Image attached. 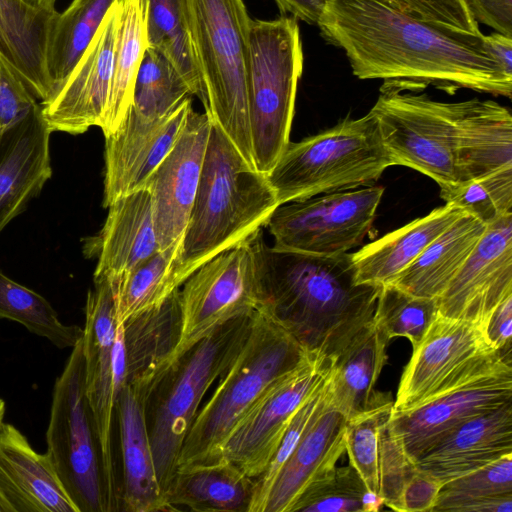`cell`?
Instances as JSON below:
<instances>
[{
    "mask_svg": "<svg viewBox=\"0 0 512 512\" xmlns=\"http://www.w3.org/2000/svg\"><path fill=\"white\" fill-rule=\"evenodd\" d=\"M317 26L342 49L353 74L403 89L432 85L453 94L470 89L511 97L512 75L488 49L485 35L426 21L377 0H327Z\"/></svg>",
    "mask_w": 512,
    "mask_h": 512,
    "instance_id": "obj_1",
    "label": "cell"
},
{
    "mask_svg": "<svg viewBox=\"0 0 512 512\" xmlns=\"http://www.w3.org/2000/svg\"><path fill=\"white\" fill-rule=\"evenodd\" d=\"M260 308L306 351L333 360L372 322L382 286L358 283L352 253L320 255L249 240Z\"/></svg>",
    "mask_w": 512,
    "mask_h": 512,
    "instance_id": "obj_2",
    "label": "cell"
},
{
    "mask_svg": "<svg viewBox=\"0 0 512 512\" xmlns=\"http://www.w3.org/2000/svg\"><path fill=\"white\" fill-rule=\"evenodd\" d=\"M278 206L266 175L247 162L211 120L200 182L178 259L181 286L202 264L253 238Z\"/></svg>",
    "mask_w": 512,
    "mask_h": 512,
    "instance_id": "obj_3",
    "label": "cell"
},
{
    "mask_svg": "<svg viewBox=\"0 0 512 512\" xmlns=\"http://www.w3.org/2000/svg\"><path fill=\"white\" fill-rule=\"evenodd\" d=\"M309 353L259 308L239 353L198 410L185 437L178 468L210 462L259 397L298 367Z\"/></svg>",
    "mask_w": 512,
    "mask_h": 512,
    "instance_id": "obj_4",
    "label": "cell"
},
{
    "mask_svg": "<svg viewBox=\"0 0 512 512\" xmlns=\"http://www.w3.org/2000/svg\"><path fill=\"white\" fill-rule=\"evenodd\" d=\"M394 166L375 115L345 118L286 145L266 174L279 205L321 194L373 186Z\"/></svg>",
    "mask_w": 512,
    "mask_h": 512,
    "instance_id": "obj_5",
    "label": "cell"
},
{
    "mask_svg": "<svg viewBox=\"0 0 512 512\" xmlns=\"http://www.w3.org/2000/svg\"><path fill=\"white\" fill-rule=\"evenodd\" d=\"M205 112L254 165L248 109L251 18L243 0H187Z\"/></svg>",
    "mask_w": 512,
    "mask_h": 512,
    "instance_id": "obj_6",
    "label": "cell"
},
{
    "mask_svg": "<svg viewBox=\"0 0 512 512\" xmlns=\"http://www.w3.org/2000/svg\"><path fill=\"white\" fill-rule=\"evenodd\" d=\"M255 312L226 322L198 342L167 370L152 389L146 401V420L163 494L177 472L185 437L204 395L239 353L250 332Z\"/></svg>",
    "mask_w": 512,
    "mask_h": 512,
    "instance_id": "obj_7",
    "label": "cell"
},
{
    "mask_svg": "<svg viewBox=\"0 0 512 512\" xmlns=\"http://www.w3.org/2000/svg\"><path fill=\"white\" fill-rule=\"evenodd\" d=\"M303 60L296 18L282 15L272 20H251L250 135L254 166L265 175L290 141Z\"/></svg>",
    "mask_w": 512,
    "mask_h": 512,
    "instance_id": "obj_8",
    "label": "cell"
},
{
    "mask_svg": "<svg viewBox=\"0 0 512 512\" xmlns=\"http://www.w3.org/2000/svg\"><path fill=\"white\" fill-rule=\"evenodd\" d=\"M384 82L371 108L394 165L412 168L439 187L458 183L457 102H441Z\"/></svg>",
    "mask_w": 512,
    "mask_h": 512,
    "instance_id": "obj_9",
    "label": "cell"
},
{
    "mask_svg": "<svg viewBox=\"0 0 512 512\" xmlns=\"http://www.w3.org/2000/svg\"><path fill=\"white\" fill-rule=\"evenodd\" d=\"M93 282L87 293L81 339L85 393L100 448L106 512H112L121 505L112 432L118 393L126 378V355L123 324L116 321L109 281L97 277Z\"/></svg>",
    "mask_w": 512,
    "mask_h": 512,
    "instance_id": "obj_10",
    "label": "cell"
},
{
    "mask_svg": "<svg viewBox=\"0 0 512 512\" xmlns=\"http://www.w3.org/2000/svg\"><path fill=\"white\" fill-rule=\"evenodd\" d=\"M81 339L55 382L47 452L79 512H106L100 448L85 393Z\"/></svg>",
    "mask_w": 512,
    "mask_h": 512,
    "instance_id": "obj_11",
    "label": "cell"
},
{
    "mask_svg": "<svg viewBox=\"0 0 512 512\" xmlns=\"http://www.w3.org/2000/svg\"><path fill=\"white\" fill-rule=\"evenodd\" d=\"M332 366V358L310 352L259 397L208 463L226 461L251 479L260 477L295 413L326 382Z\"/></svg>",
    "mask_w": 512,
    "mask_h": 512,
    "instance_id": "obj_12",
    "label": "cell"
},
{
    "mask_svg": "<svg viewBox=\"0 0 512 512\" xmlns=\"http://www.w3.org/2000/svg\"><path fill=\"white\" fill-rule=\"evenodd\" d=\"M381 186L338 191L279 205L265 227L277 248L320 255L348 252L370 231Z\"/></svg>",
    "mask_w": 512,
    "mask_h": 512,
    "instance_id": "obj_13",
    "label": "cell"
},
{
    "mask_svg": "<svg viewBox=\"0 0 512 512\" xmlns=\"http://www.w3.org/2000/svg\"><path fill=\"white\" fill-rule=\"evenodd\" d=\"M508 358L486 342L480 324L438 313L405 366L392 412L418 407Z\"/></svg>",
    "mask_w": 512,
    "mask_h": 512,
    "instance_id": "obj_14",
    "label": "cell"
},
{
    "mask_svg": "<svg viewBox=\"0 0 512 512\" xmlns=\"http://www.w3.org/2000/svg\"><path fill=\"white\" fill-rule=\"evenodd\" d=\"M179 298L181 334L170 368L217 328L260 308L249 241L197 268L180 287Z\"/></svg>",
    "mask_w": 512,
    "mask_h": 512,
    "instance_id": "obj_15",
    "label": "cell"
},
{
    "mask_svg": "<svg viewBox=\"0 0 512 512\" xmlns=\"http://www.w3.org/2000/svg\"><path fill=\"white\" fill-rule=\"evenodd\" d=\"M512 401L511 361L500 359L418 407L392 412L389 425L415 460L464 422Z\"/></svg>",
    "mask_w": 512,
    "mask_h": 512,
    "instance_id": "obj_16",
    "label": "cell"
},
{
    "mask_svg": "<svg viewBox=\"0 0 512 512\" xmlns=\"http://www.w3.org/2000/svg\"><path fill=\"white\" fill-rule=\"evenodd\" d=\"M117 27L118 1L70 74L41 101L51 132L78 135L93 126L101 127L113 77Z\"/></svg>",
    "mask_w": 512,
    "mask_h": 512,
    "instance_id": "obj_17",
    "label": "cell"
},
{
    "mask_svg": "<svg viewBox=\"0 0 512 512\" xmlns=\"http://www.w3.org/2000/svg\"><path fill=\"white\" fill-rule=\"evenodd\" d=\"M192 109V97L161 118H146L128 109L119 127L105 137V208L145 187L173 148Z\"/></svg>",
    "mask_w": 512,
    "mask_h": 512,
    "instance_id": "obj_18",
    "label": "cell"
},
{
    "mask_svg": "<svg viewBox=\"0 0 512 512\" xmlns=\"http://www.w3.org/2000/svg\"><path fill=\"white\" fill-rule=\"evenodd\" d=\"M209 115L190 111L176 143L148 179L160 250L182 243L200 182L209 139Z\"/></svg>",
    "mask_w": 512,
    "mask_h": 512,
    "instance_id": "obj_19",
    "label": "cell"
},
{
    "mask_svg": "<svg viewBox=\"0 0 512 512\" xmlns=\"http://www.w3.org/2000/svg\"><path fill=\"white\" fill-rule=\"evenodd\" d=\"M512 294V213L487 225L482 238L437 298L441 315L480 324Z\"/></svg>",
    "mask_w": 512,
    "mask_h": 512,
    "instance_id": "obj_20",
    "label": "cell"
},
{
    "mask_svg": "<svg viewBox=\"0 0 512 512\" xmlns=\"http://www.w3.org/2000/svg\"><path fill=\"white\" fill-rule=\"evenodd\" d=\"M0 512H79L48 452L13 425H0Z\"/></svg>",
    "mask_w": 512,
    "mask_h": 512,
    "instance_id": "obj_21",
    "label": "cell"
},
{
    "mask_svg": "<svg viewBox=\"0 0 512 512\" xmlns=\"http://www.w3.org/2000/svg\"><path fill=\"white\" fill-rule=\"evenodd\" d=\"M512 454V401L474 417L425 450L417 469L441 486Z\"/></svg>",
    "mask_w": 512,
    "mask_h": 512,
    "instance_id": "obj_22",
    "label": "cell"
},
{
    "mask_svg": "<svg viewBox=\"0 0 512 512\" xmlns=\"http://www.w3.org/2000/svg\"><path fill=\"white\" fill-rule=\"evenodd\" d=\"M51 133L37 104L0 139V233L51 178Z\"/></svg>",
    "mask_w": 512,
    "mask_h": 512,
    "instance_id": "obj_23",
    "label": "cell"
},
{
    "mask_svg": "<svg viewBox=\"0 0 512 512\" xmlns=\"http://www.w3.org/2000/svg\"><path fill=\"white\" fill-rule=\"evenodd\" d=\"M100 233L85 244L97 257L93 278L116 280L149 259L160 248L150 191L144 187L114 200Z\"/></svg>",
    "mask_w": 512,
    "mask_h": 512,
    "instance_id": "obj_24",
    "label": "cell"
},
{
    "mask_svg": "<svg viewBox=\"0 0 512 512\" xmlns=\"http://www.w3.org/2000/svg\"><path fill=\"white\" fill-rule=\"evenodd\" d=\"M179 289L161 304L123 323L125 383L137 391L145 403L154 386L170 368L180 339Z\"/></svg>",
    "mask_w": 512,
    "mask_h": 512,
    "instance_id": "obj_25",
    "label": "cell"
},
{
    "mask_svg": "<svg viewBox=\"0 0 512 512\" xmlns=\"http://www.w3.org/2000/svg\"><path fill=\"white\" fill-rule=\"evenodd\" d=\"M346 421L330 403L312 421L277 475L264 512H290L311 484L336 468L345 451Z\"/></svg>",
    "mask_w": 512,
    "mask_h": 512,
    "instance_id": "obj_26",
    "label": "cell"
},
{
    "mask_svg": "<svg viewBox=\"0 0 512 512\" xmlns=\"http://www.w3.org/2000/svg\"><path fill=\"white\" fill-rule=\"evenodd\" d=\"M116 411L123 474L122 509L129 512L166 511L149 440L144 399L124 383L118 393Z\"/></svg>",
    "mask_w": 512,
    "mask_h": 512,
    "instance_id": "obj_27",
    "label": "cell"
},
{
    "mask_svg": "<svg viewBox=\"0 0 512 512\" xmlns=\"http://www.w3.org/2000/svg\"><path fill=\"white\" fill-rule=\"evenodd\" d=\"M458 183L512 166V116L493 100L457 102Z\"/></svg>",
    "mask_w": 512,
    "mask_h": 512,
    "instance_id": "obj_28",
    "label": "cell"
},
{
    "mask_svg": "<svg viewBox=\"0 0 512 512\" xmlns=\"http://www.w3.org/2000/svg\"><path fill=\"white\" fill-rule=\"evenodd\" d=\"M389 341L372 320L333 360L329 403L346 419L391 399L374 390L386 363Z\"/></svg>",
    "mask_w": 512,
    "mask_h": 512,
    "instance_id": "obj_29",
    "label": "cell"
},
{
    "mask_svg": "<svg viewBox=\"0 0 512 512\" xmlns=\"http://www.w3.org/2000/svg\"><path fill=\"white\" fill-rule=\"evenodd\" d=\"M462 213L445 204L352 253L358 283H392Z\"/></svg>",
    "mask_w": 512,
    "mask_h": 512,
    "instance_id": "obj_30",
    "label": "cell"
},
{
    "mask_svg": "<svg viewBox=\"0 0 512 512\" xmlns=\"http://www.w3.org/2000/svg\"><path fill=\"white\" fill-rule=\"evenodd\" d=\"M255 480L226 461L178 468L164 493L166 511L248 512Z\"/></svg>",
    "mask_w": 512,
    "mask_h": 512,
    "instance_id": "obj_31",
    "label": "cell"
},
{
    "mask_svg": "<svg viewBox=\"0 0 512 512\" xmlns=\"http://www.w3.org/2000/svg\"><path fill=\"white\" fill-rule=\"evenodd\" d=\"M487 225L462 213L392 282L418 297L438 298L466 262Z\"/></svg>",
    "mask_w": 512,
    "mask_h": 512,
    "instance_id": "obj_32",
    "label": "cell"
},
{
    "mask_svg": "<svg viewBox=\"0 0 512 512\" xmlns=\"http://www.w3.org/2000/svg\"><path fill=\"white\" fill-rule=\"evenodd\" d=\"M147 50L146 0H118L113 77L101 130L112 134L124 119L136 77Z\"/></svg>",
    "mask_w": 512,
    "mask_h": 512,
    "instance_id": "obj_33",
    "label": "cell"
},
{
    "mask_svg": "<svg viewBox=\"0 0 512 512\" xmlns=\"http://www.w3.org/2000/svg\"><path fill=\"white\" fill-rule=\"evenodd\" d=\"M117 1L73 0L65 11L57 13L46 47V68L52 92L81 59Z\"/></svg>",
    "mask_w": 512,
    "mask_h": 512,
    "instance_id": "obj_34",
    "label": "cell"
},
{
    "mask_svg": "<svg viewBox=\"0 0 512 512\" xmlns=\"http://www.w3.org/2000/svg\"><path fill=\"white\" fill-rule=\"evenodd\" d=\"M147 48L163 55L182 77L204 109V84L193 51L187 0H146Z\"/></svg>",
    "mask_w": 512,
    "mask_h": 512,
    "instance_id": "obj_35",
    "label": "cell"
},
{
    "mask_svg": "<svg viewBox=\"0 0 512 512\" xmlns=\"http://www.w3.org/2000/svg\"><path fill=\"white\" fill-rule=\"evenodd\" d=\"M182 243L159 250L116 280H109L117 323L161 304L181 287L178 259Z\"/></svg>",
    "mask_w": 512,
    "mask_h": 512,
    "instance_id": "obj_36",
    "label": "cell"
},
{
    "mask_svg": "<svg viewBox=\"0 0 512 512\" xmlns=\"http://www.w3.org/2000/svg\"><path fill=\"white\" fill-rule=\"evenodd\" d=\"M432 511L512 512V454L444 483Z\"/></svg>",
    "mask_w": 512,
    "mask_h": 512,
    "instance_id": "obj_37",
    "label": "cell"
},
{
    "mask_svg": "<svg viewBox=\"0 0 512 512\" xmlns=\"http://www.w3.org/2000/svg\"><path fill=\"white\" fill-rule=\"evenodd\" d=\"M0 319L23 325L28 331L48 339L60 349L73 348L83 329L63 324L51 304L40 294L0 272Z\"/></svg>",
    "mask_w": 512,
    "mask_h": 512,
    "instance_id": "obj_38",
    "label": "cell"
},
{
    "mask_svg": "<svg viewBox=\"0 0 512 512\" xmlns=\"http://www.w3.org/2000/svg\"><path fill=\"white\" fill-rule=\"evenodd\" d=\"M192 96L172 64L160 53L147 48L129 109L146 118H161Z\"/></svg>",
    "mask_w": 512,
    "mask_h": 512,
    "instance_id": "obj_39",
    "label": "cell"
},
{
    "mask_svg": "<svg viewBox=\"0 0 512 512\" xmlns=\"http://www.w3.org/2000/svg\"><path fill=\"white\" fill-rule=\"evenodd\" d=\"M438 313L437 298L414 296L389 283L380 290L373 322L390 340L405 337L413 348L419 344Z\"/></svg>",
    "mask_w": 512,
    "mask_h": 512,
    "instance_id": "obj_40",
    "label": "cell"
},
{
    "mask_svg": "<svg viewBox=\"0 0 512 512\" xmlns=\"http://www.w3.org/2000/svg\"><path fill=\"white\" fill-rule=\"evenodd\" d=\"M448 205L489 225L512 213V166L462 183L440 187Z\"/></svg>",
    "mask_w": 512,
    "mask_h": 512,
    "instance_id": "obj_41",
    "label": "cell"
},
{
    "mask_svg": "<svg viewBox=\"0 0 512 512\" xmlns=\"http://www.w3.org/2000/svg\"><path fill=\"white\" fill-rule=\"evenodd\" d=\"M391 399L377 404L346 421L345 450L350 465L368 490L379 494L378 439L380 427L390 418Z\"/></svg>",
    "mask_w": 512,
    "mask_h": 512,
    "instance_id": "obj_42",
    "label": "cell"
},
{
    "mask_svg": "<svg viewBox=\"0 0 512 512\" xmlns=\"http://www.w3.org/2000/svg\"><path fill=\"white\" fill-rule=\"evenodd\" d=\"M367 487L353 466L336 467L311 484L290 512H363Z\"/></svg>",
    "mask_w": 512,
    "mask_h": 512,
    "instance_id": "obj_43",
    "label": "cell"
},
{
    "mask_svg": "<svg viewBox=\"0 0 512 512\" xmlns=\"http://www.w3.org/2000/svg\"><path fill=\"white\" fill-rule=\"evenodd\" d=\"M328 378L326 382L301 405L292 418L266 470L255 480L248 512H264L268 495L281 468L298 445L312 421L329 404Z\"/></svg>",
    "mask_w": 512,
    "mask_h": 512,
    "instance_id": "obj_44",
    "label": "cell"
},
{
    "mask_svg": "<svg viewBox=\"0 0 512 512\" xmlns=\"http://www.w3.org/2000/svg\"><path fill=\"white\" fill-rule=\"evenodd\" d=\"M389 419L379 430V494L384 500V505L403 512L404 489L418 469L407 455L401 441L392 432Z\"/></svg>",
    "mask_w": 512,
    "mask_h": 512,
    "instance_id": "obj_45",
    "label": "cell"
},
{
    "mask_svg": "<svg viewBox=\"0 0 512 512\" xmlns=\"http://www.w3.org/2000/svg\"><path fill=\"white\" fill-rule=\"evenodd\" d=\"M415 18L434 21L470 33H481L462 0H377Z\"/></svg>",
    "mask_w": 512,
    "mask_h": 512,
    "instance_id": "obj_46",
    "label": "cell"
},
{
    "mask_svg": "<svg viewBox=\"0 0 512 512\" xmlns=\"http://www.w3.org/2000/svg\"><path fill=\"white\" fill-rule=\"evenodd\" d=\"M37 104L24 83L0 62V139Z\"/></svg>",
    "mask_w": 512,
    "mask_h": 512,
    "instance_id": "obj_47",
    "label": "cell"
},
{
    "mask_svg": "<svg viewBox=\"0 0 512 512\" xmlns=\"http://www.w3.org/2000/svg\"><path fill=\"white\" fill-rule=\"evenodd\" d=\"M477 24L512 38V0H462Z\"/></svg>",
    "mask_w": 512,
    "mask_h": 512,
    "instance_id": "obj_48",
    "label": "cell"
},
{
    "mask_svg": "<svg viewBox=\"0 0 512 512\" xmlns=\"http://www.w3.org/2000/svg\"><path fill=\"white\" fill-rule=\"evenodd\" d=\"M487 344L511 358L512 294L507 296L481 326Z\"/></svg>",
    "mask_w": 512,
    "mask_h": 512,
    "instance_id": "obj_49",
    "label": "cell"
},
{
    "mask_svg": "<svg viewBox=\"0 0 512 512\" xmlns=\"http://www.w3.org/2000/svg\"><path fill=\"white\" fill-rule=\"evenodd\" d=\"M441 484L417 470L407 483L403 493V512L432 511Z\"/></svg>",
    "mask_w": 512,
    "mask_h": 512,
    "instance_id": "obj_50",
    "label": "cell"
},
{
    "mask_svg": "<svg viewBox=\"0 0 512 512\" xmlns=\"http://www.w3.org/2000/svg\"><path fill=\"white\" fill-rule=\"evenodd\" d=\"M282 15L317 25L327 0H274Z\"/></svg>",
    "mask_w": 512,
    "mask_h": 512,
    "instance_id": "obj_51",
    "label": "cell"
},
{
    "mask_svg": "<svg viewBox=\"0 0 512 512\" xmlns=\"http://www.w3.org/2000/svg\"><path fill=\"white\" fill-rule=\"evenodd\" d=\"M488 49L502 68L512 75V38L498 32L485 35Z\"/></svg>",
    "mask_w": 512,
    "mask_h": 512,
    "instance_id": "obj_52",
    "label": "cell"
},
{
    "mask_svg": "<svg viewBox=\"0 0 512 512\" xmlns=\"http://www.w3.org/2000/svg\"><path fill=\"white\" fill-rule=\"evenodd\" d=\"M384 505L380 494L367 490L363 497V512H377Z\"/></svg>",
    "mask_w": 512,
    "mask_h": 512,
    "instance_id": "obj_53",
    "label": "cell"
},
{
    "mask_svg": "<svg viewBox=\"0 0 512 512\" xmlns=\"http://www.w3.org/2000/svg\"><path fill=\"white\" fill-rule=\"evenodd\" d=\"M27 5L39 9V10H46V11H54L55 4L57 0H22Z\"/></svg>",
    "mask_w": 512,
    "mask_h": 512,
    "instance_id": "obj_54",
    "label": "cell"
},
{
    "mask_svg": "<svg viewBox=\"0 0 512 512\" xmlns=\"http://www.w3.org/2000/svg\"><path fill=\"white\" fill-rule=\"evenodd\" d=\"M5 414V402L0 399V425L3 422V417Z\"/></svg>",
    "mask_w": 512,
    "mask_h": 512,
    "instance_id": "obj_55",
    "label": "cell"
}]
</instances>
